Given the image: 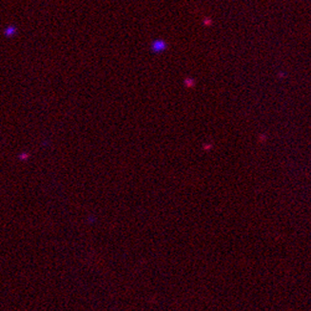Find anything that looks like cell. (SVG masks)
<instances>
[{
    "instance_id": "obj_1",
    "label": "cell",
    "mask_w": 311,
    "mask_h": 311,
    "mask_svg": "<svg viewBox=\"0 0 311 311\" xmlns=\"http://www.w3.org/2000/svg\"><path fill=\"white\" fill-rule=\"evenodd\" d=\"M166 48V44L165 42H162V41H155L154 43H153L152 45V50H154V52H160V50H165Z\"/></svg>"
}]
</instances>
